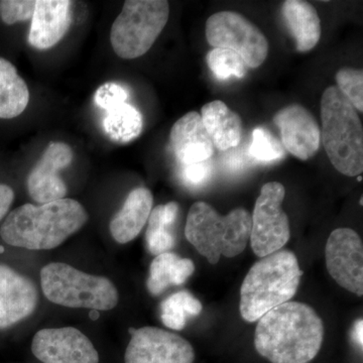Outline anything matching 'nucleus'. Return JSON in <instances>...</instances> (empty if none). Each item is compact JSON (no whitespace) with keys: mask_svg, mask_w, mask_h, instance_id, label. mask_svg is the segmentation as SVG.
I'll use <instances>...</instances> for the list:
<instances>
[{"mask_svg":"<svg viewBox=\"0 0 363 363\" xmlns=\"http://www.w3.org/2000/svg\"><path fill=\"white\" fill-rule=\"evenodd\" d=\"M324 324L312 307L286 302L260 318L255 347L272 363H310L324 339Z\"/></svg>","mask_w":363,"mask_h":363,"instance_id":"nucleus-1","label":"nucleus"},{"mask_svg":"<svg viewBox=\"0 0 363 363\" xmlns=\"http://www.w3.org/2000/svg\"><path fill=\"white\" fill-rule=\"evenodd\" d=\"M84 206L70 198L39 206L25 204L7 215L0 235L11 247L49 250L60 247L88 221Z\"/></svg>","mask_w":363,"mask_h":363,"instance_id":"nucleus-2","label":"nucleus"},{"mask_svg":"<svg viewBox=\"0 0 363 363\" xmlns=\"http://www.w3.org/2000/svg\"><path fill=\"white\" fill-rule=\"evenodd\" d=\"M303 271L295 253L279 250L255 262L240 289L241 317L250 323L290 302L297 294Z\"/></svg>","mask_w":363,"mask_h":363,"instance_id":"nucleus-3","label":"nucleus"},{"mask_svg":"<svg viewBox=\"0 0 363 363\" xmlns=\"http://www.w3.org/2000/svg\"><path fill=\"white\" fill-rule=\"evenodd\" d=\"M252 230V215L235 208L222 216L206 202H196L190 208L185 236L209 264H216L221 257H238L247 247Z\"/></svg>","mask_w":363,"mask_h":363,"instance_id":"nucleus-4","label":"nucleus"},{"mask_svg":"<svg viewBox=\"0 0 363 363\" xmlns=\"http://www.w3.org/2000/svg\"><path fill=\"white\" fill-rule=\"evenodd\" d=\"M321 138L327 156L339 173L363 172V128L357 109L337 86L324 91L321 99Z\"/></svg>","mask_w":363,"mask_h":363,"instance_id":"nucleus-5","label":"nucleus"},{"mask_svg":"<svg viewBox=\"0 0 363 363\" xmlns=\"http://www.w3.org/2000/svg\"><path fill=\"white\" fill-rule=\"evenodd\" d=\"M43 293L54 304L109 311L118 303V291L111 279L93 276L64 262H51L40 271Z\"/></svg>","mask_w":363,"mask_h":363,"instance_id":"nucleus-6","label":"nucleus"},{"mask_svg":"<svg viewBox=\"0 0 363 363\" xmlns=\"http://www.w3.org/2000/svg\"><path fill=\"white\" fill-rule=\"evenodd\" d=\"M166 0H128L111 26V43L121 59L140 58L150 51L168 23Z\"/></svg>","mask_w":363,"mask_h":363,"instance_id":"nucleus-7","label":"nucleus"},{"mask_svg":"<svg viewBox=\"0 0 363 363\" xmlns=\"http://www.w3.org/2000/svg\"><path fill=\"white\" fill-rule=\"evenodd\" d=\"M205 35L212 47L238 52L250 68H259L269 54L266 35L235 11H219L210 16L205 26Z\"/></svg>","mask_w":363,"mask_h":363,"instance_id":"nucleus-8","label":"nucleus"},{"mask_svg":"<svg viewBox=\"0 0 363 363\" xmlns=\"http://www.w3.org/2000/svg\"><path fill=\"white\" fill-rule=\"evenodd\" d=\"M286 189L279 182L264 185L252 215L250 240L253 252L259 257L281 250L290 240V222L281 208Z\"/></svg>","mask_w":363,"mask_h":363,"instance_id":"nucleus-9","label":"nucleus"},{"mask_svg":"<svg viewBox=\"0 0 363 363\" xmlns=\"http://www.w3.org/2000/svg\"><path fill=\"white\" fill-rule=\"evenodd\" d=\"M125 363H193L195 351L186 339L157 327L130 329Z\"/></svg>","mask_w":363,"mask_h":363,"instance_id":"nucleus-10","label":"nucleus"},{"mask_svg":"<svg viewBox=\"0 0 363 363\" xmlns=\"http://www.w3.org/2000/svg\"><path fill=\"white\" fill-rule=\"evenodd\" d=\"M326 267L336 283L348 292L363 295V245L357 231H332L325 248Z\"/></svg>","mask_w":363,"mask_h":363,"instance_id":"nucleus-11","label":"nucleus"},{"mask_svg":"<svg viewBox=\"0 0 363 363\" xmlns=\"http://www.w3.org/2000/svg\"><path fill=\"white\" fill-rule=\"evenodd\" d=\"M32 351L43 363H99V354L89 338L74 327L38 331Z\"/></svg>","mask_w":363,"mask_h":363,"instance_id":"nucleus-12","label":"nucleus"},{"mask_svg":"<svg viewBox=\"0 0 363 363\" xmlns=\"http://www.w3.org/2000/svg\"><path fill=\"white\" fill-rule=\"evenodd\" d=\"M73 157V150L65 143L54 142L48 145L26 181L33 201L45 204L66 197L68 188L59 173L70 166Z\"/></svg>","mask_w":363,"mask_h":363,"instance_id":"nucleus-13","label":"nucleus"},{"mask_svg":"<svg viewBox=\"0 0 363 363\" xmlns=\"http://www.w3.org/2000/svg\"><path fill=\"white\" fill-rule=\"evenodd\" d=\"M274 123L279 128L281 143L293 156L307 161L317 154L321 130L314 116L301 104H291L277 112Z\"/></svg>","mask_w":363,"mask_h":363,"instance_id":"nucleus-14","label":"nucleus"},{"mask_svg":"<svg viewBox=\"0 0 363 363\" xmlns=\"http://www.w3.org/2000/svg\"><path fill=\"white\" fill-rule=\"evenodd\" d=\"M37 286L11 267L0 264V329L9 328L35 312Z\"/></svg>","mask_w":363,"mask_h":363,"instance_id":"nucleus-15","label":"nucleus"},{"mask_svg":"<svg viewBox=\"0 0 363 363\" xmlns=\"http://www.w3.org/2000/svg\"><path fill=\"white\" fill-rule=\"evenodd\" d=\"M69 0H37L32 18L28 43L38 50L55 47L65 37L72 23Z\"/></svg>","mask_w":363,"mask_h":363,"instance_id":"nucleus-16","label":"nucleus"},{"mask_svg":"<svg viewBox=\"0 0 363 363\" xmlns=\"http://www.w3.org/2000/svg\"><path fill=\"white\" fill-rule=\"evenodd\" d=\"M172 150L182 166L206 162L214 145L198 112H188L176 121L169 135Z\"/></svg>","mask_w":363,"mask_h":363,"instance_id":"nucleus-17","label":"nucleus"},{"mask_svg":"<svg viewBox=\"0 0 363 363\" xmlns=\"http://www.w3.org/2000/svg\"><path fill=\"white\" fill-rule=\"evenodd\" d=\"M152 204L154 197L149 189H133L109 224L113 240L121 245L135 240L149 220Z\"/></svg>","mask_w":363,"mask_h":363,"instance_id":"nucleus-18","label":"nucleus"},{"mask_svg":"<svg viewBox=\"0 0 363 363\" xmlns=\"http://www.w3.org/2000/svg\"><path fill=\"white\" fill-rule=\"evenodd\" d=\"M201 117L215 147L227 150L240 145L242 135L240 116L223 101L214 100L205 104L201 109Z\"/></svg>","mask_w":363,"mask_h":363,"instance_id":"nucleus-19","label":"nucleus"},{"mask_svg":"<svg viewBox=\"0 0 363 363\" xmlns=\"http://www.w3.org/2000/svg\"><path fill=\"white\" fill-rule=\"evenodd\" d=\"M281 13L296 40L298 51L306 52L314 49L321 38V21L316 9L303 0H286Z\"/></svg>","mask_w":363,"mask_h":363,"instance_id":"nucleus-20","label":"nucleus"},{"mask_svg":"<svg viewBox=\"0 0 363 363\" xmlns=\"http://www.w3.org/2000/svg\"><path fill=\"white\" fill-rule=\"evenodd\" d=\"M194 272L193 260L182 259L173 252L162 253L150 264L147 290L152 295H160L169 286L183 285Z\"/></svg>","mask_w":363,"mask_h":363,"instance_id":"nucleus-21","label":"nucleus"},{"mask_svg":"<svg viewBox=\"0 0 363 363\" xmlns=\"http://www.w3.org/2000/svg\"><path fill=\"white\" fill-rule=\"evenodd\" d=\"M30 91L16 67L0 57V118L20 116L28 107Z\"/></svg>","mask_w":363,"mask_h":363,"instance_id":"nucleus-22","label":"nucleus"},{"mask_svg":"<svg viewBox=\"0 0 363 363\" xmlns=\"http://www.w3.org/2000/svg\"><path fill=\"white\" fill-rule=\"evenodd\" d=\"M106 112L104 130L113 142L130 143L142 133L143 116L133 105L125 102Z\"/></svg>","mask_w":363,"mask_h":363,"instance_id":"nucleus-23","label":"nucleus"},{"mask_svg":"<svg viewBox=\"0 0 363 363\" xmlns=\"http://www.w3.org/2000/svg\"><path fill=\"white\" fill-rule=\"evenodd\" d=\"M203 306L188 291H180L169 296L161 304L162 323L173 330L180 331L185 328L189 316H198L202 312Z\"/></svg>","mask_w":363,"mask_h":363,"instance_id":"nucleus-24","label":"nucleus"},{"mask_svg":"<svg viewBox=\"0 0 363 363\" xmlns=\"http://www.w3.org/2000/svg\"><path fill=\"white\" fill-rule=\"evenodd\" d=\"M207 65L219 80L243 78L247 73V67L238 52L229 49L213 48L207 54Z\"/></svg>","mask_w":363,"mask_h":363,"instance_id":"nucleus-25","label":"nucleus"},{"mask_svg":"<svg viewBox=\"0 0 363 363\" xmlns=\"http://www.w3.org/2000/svg\"><path fill=\"white\" fill-rule=\"evenodd\" d=\"M147 222L149 226L145 233V240L149 252L156 257L162 253L169 252L175 245V238L168 230L171 224L164 218L162 205L152 210Z\"/></svg>","mask_w":363,"mask_h":363,"instance_id":"nucleus-26","label":"nucleus"},{"mask_svg":"<svg viewBox=\"0 0 363 363\" xmlns=\"http://www.w3.org/2000/svg\"><path fill=\"white\" fill-rule=\"evenodd\" d=\"M250 155L257 161L272 162L283 159L286 149L271 131L266 128H257L252 133Z\"/></svg>","mask_w":363,"mask_h":363,"instance_id":"nucleus-27","label":"nucleus"},{"mask_svg":"<svg viewBox=\"0 0 363 363\" xmlns=\"http://www.w3.org/2000/svg\"><path fill=\"white\" fill-rule=\"evenodd\" d=\"M338 89L350 100L357 111H363V72L358 69L342 68L335 76Z\"/></svg>","mask_w":363,"mask_h":363,"instance_id":"nucleus-28","label":"nucleus"},{"mask_svg":"<svg viewBox=\"0 0 363 363\" xmlns=\"http://www.w3.org/2000/svg\"><path fill=\"white\" fill-rule=\"evenodd\" d=\"M33 0H4L0 1V18L6 25L32 20L35 11Z\"/></svg>","mask_w":363,"mask_h":363,"instance_id":"nucleus-29","label":"nucleus"},{"mask_svg":"<svg viewBox=\"0 0 363 363\" xmlns=\"http://www.w3.org/2000/svg\"><path fill=\"white\" fill-rule=\"evenodd\" d=\"M128 98V90L123 86L116 83H105L95 92L94 101L98 107L107 111L118 105L125 104Z\"/></svg>","mask_w":363,"mask_h":363,"instance_id":"nucleus-30","label":"nucleus"},{"mask_svg":"<svg viewBox=\"0 0 363 363\" xmlns=\"http://www.w3.org/2000/svg\"><path fill=\"white\" fill-rule=\"evenodd\" d=\"M208 161L183 166L182 169L183 181L190 186H200L204 184L212 174V166Z\"/></svg>","mask_w":363,"mask_h":363,"instance_id":"nucleus-31","label":"nucleus"},{"mask_svg":"<svg viewBox=\"0 0 363 363\" xmlns=\"http://www.w3.org/2000/svg\"><path fill=\"white\" fill-rule=\"evenodd\" d=\"M14 200L13 189L6 184H0V221L9 213V208Z\"/></svg>","mask_w":363,"mask_h":363,"instance_id":"nucleus-32","label":"nucleus"},{"mask_svg":"<svg viewBox=\"0 0 363 363\" xmlns=\"http://www.w3.org/2000/svg\"><path fill=\"white\" fill-rule=\"evenodd\" d=\"M362 331V319H358L357 321L355 322L354 326H353L352 337L353 339H354V341L355 342H357V345L360 346V348H362V350L363 346Z\"/></svg>","mask_w":363,"mask_h":363,"instance_id":"nucleus-33","label":"nucleus"},{"mask_svg":"<svg viewBox=\"0 0 363 363\" xmlns=\"http://www.w3.org/2000/svg\"><path fill=\"white\" fill-rule=\"evenodd\" d=\"M90 317L92 318L93 320H96L97 318L99 317V313L93 310V311L90 313Z\"/></svg>","mask_w":363,"mask_h":363,"instance_id":"nucleus-34","label":"nucleus"},{"mask_svg":"<svg viewBox=\"0 0 363 363\" xmlns=\"http://www.w3.org/2000/svg\"><path fill=\"white\" fill-rule=\"evenodd\" d=\"M357 179H358V181H362V177H359V176H358V178H357Z\"/></svg>","mask_w":363,"mask_h":363,"instance_id":"nucleus-35","label":"nucleus"}]
</instances>
